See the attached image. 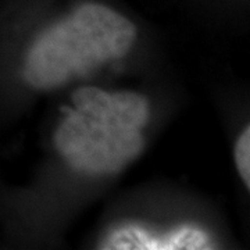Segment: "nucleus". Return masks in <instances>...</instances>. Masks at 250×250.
Returning <instances> with one entry per match:
<instances>
[{"mask_svg":"<svg viewBox=\"0 0 250 250\" xmlns=\"http://www.w3.org/2000/svg\"><path fill=\"white\" fill-rule=\"evenodd\" d=\"M210 241L207 233L199 228L184 225L159 238L145 231L141 227H125L113 232L104 242L103 249H208Z\"/></svg>","mask_w":250,"mask_h":250,"instance_id":"nucleus-1","label":"nucleus"},{"mask_svg":"<svg viewBox=\"0 0 250 250\" xmlns=\"http://www.w3.org/2000/svg\"><path fill=\"white\" fill-rule=\"evenodd\" d=\"M235 163L245 187L250 188V128L246 126L235 145Z\"/></svg>","mask_w":250,"mask_h":250,"instance_id":"nucleus-2","label":"nucleus"}]
</instances>
